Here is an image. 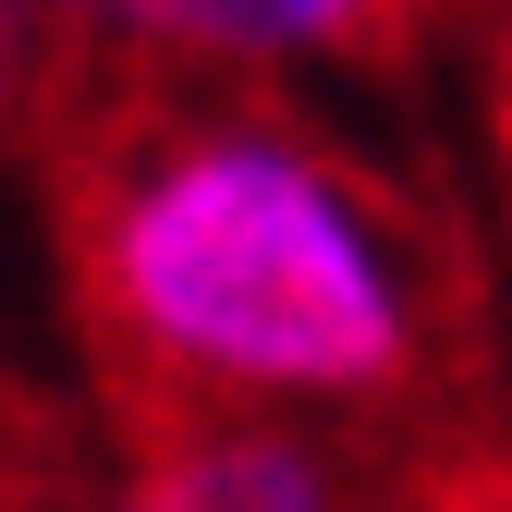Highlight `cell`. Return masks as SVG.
Listing matches in <instances>:
<instances>
[{
    "label": "cell",
    "instance_id": "3957f363",
    "mask_svg": "<svg viewBox=\"0 0 512 512\" xmlns=\"http://www.w3.org/2000/svg\"><path fill=\"white\" fill-rule=\"evenodd\" d=\"M74 25L208 61V74H269V61H342V74H415L427 25L452 0H61Z\"/></svg>",
    "mask_w": 512,
    "mask_h": 512
},
{
    "label": "cell",
    "instance_id": "6da1fadb",
    "mask_svg": "<svg viewBox=\"0 0 512 512\" xmlns=\"http://www.w3.org/2000/svg\"><path fill=\"white\" fill-rule=\"evenodd\" d=\"M25 147L110 439L476 378L488 293L464 220L281 86L74 25Z\"/></svg>",
    "mask_w": 512,
    "mask_h": 512
},
{
    "label": "cell",
    "instance_id": "277c9868",
    "mask_svg": "<svg viewBox=\"0 0 512 512\" xmlns=\"http://www.w3.org/2000/svg\"><path fill=\"white\" fill-rule=\"evenodd\" d=\"M61 37H74V13H61V0H0V135H25V122H37Z\"/></svg>",
    "mask_w": 512,
    "mask_h": 512
},
{
    "label": "cell",
    "instance_id": "7a4b0ae2",
    "mask_svg": "<svg viewBox=\"0 0 512 512\" xmlns=\"http://www.w3.org/2000/svg\"><path fill=\"white\" fill-rule=\"evenodd\" d=\"M110 512H391V464L366 476L342 439L269 415H183V427H122Z\"/></svg>",
    "mask_w": 512,
    "mask_h": 512
},
{
    "label": "cell",
    "instance_id": "8992f818",
    "mask_svg": "<svg viewBox=\"0 0 512 512\" xmlns=\"http://www.w3.org/2000/svg\"><path fill=\"white\" fill-rule=\"evenodd\" d=\"M488 135H500V171H512V0L488 13Z\"/></svg>",
    "mask_w": 512,
    "mask_h": 512
},
{
    "label": "cell",
    "instance_id": "5b68a950",
    "mask_svg": "<svg viewBox=\"0 0 512 512\" xmlns=\"http://www.w3.org/2000/svg\"><path fill=\"white\" fill-rule=\"evenodd\" d=\"M61 476H74V452H61V427L0 378V512H49Z\"/></svg>",
    "mask_w": 512,
    "mask_h": 512
}]
</instances>
